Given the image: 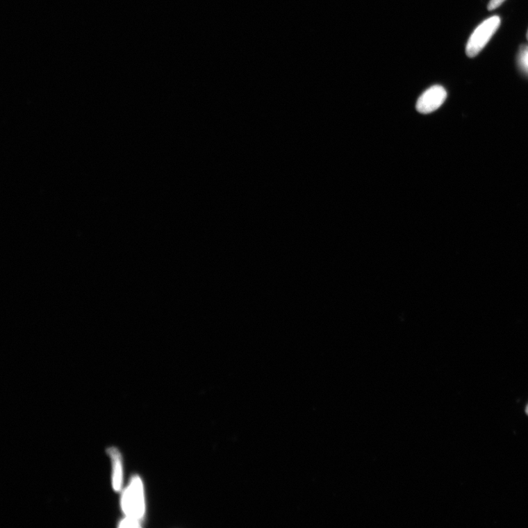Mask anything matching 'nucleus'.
I'll return each instance as SVG.
<instances>
[{
    "instance_id": "obj_1",
    "label": "nucleus",
    "mask_w": 528,
    "mask_h": 528,
    "mask_svg": "<svg viewBox=\"0 0 528 528\" xmlns=\"http://www.w3.org/2000/svg\"><path fill=\"white\" fill-rule=\"evenodd\" d=\"M500 22L498 16H493L486 19L474 31L466 46L468 58H472L479 54L499 28Z\"/></svg>"
},
{
    "instance_id": "obj_9",
    "label": "nucleus",
    "mask_w": 528,
    "mask_h": 528,
    "mask_svg": "<svg viewBox=\"0 0 528 528\" xmlns=\"http://www.w3.org/2000/svg\"><path fill=\"white\" fill-rule=\"evenodd\" d=\"M527 41H528V31H527Z\"/></svg>"
},
{
    "instance_id": "obj_3",
    "label": "nucleus",
    "mask_w": 528,
    "mask_h": 528,
    "mask_svg": "<svg viewBox=\"0 0 528 528\" xmlns=\"http://www.w3.org/2000/svg\"><path fill=\"white\" fill-rule=\"evenodd\" d=\"M447 98L445 89L440 85H434L427 89L418 99L417 110L422 114H429L438 110Z\"/></svg>"
},
{
    "instance_id": "obj_4",
    "label": "nucleus",
    "mask_w": 528,
    "mask_h": 528,
    "mask_svg": "<svg viewBox=\"0 0 528 528\" xmlns=\"http://www.w3.org/2000/svg\"><path fill=\"white\" fill-rule=\"evenodd\" d=\"M113 468V484L115 491H120L122 488L123 471H122V459L120 452L115 447L108 449Z\"/></svg>"
},
{
    "instance_id": "obj_2",
    "label": "nucleus",
    "mask_w": 528,
    "mask_h": 528,
    "mask_svg": "<svg viewBox=\"0 0 528 528\" xmlns=\"http://www.w3.org/2000/svg\"><path fill=\"white\" fill-rule=\"evenodd\" d=\"M122 508L126 517L140 520L145 513L143 486L140 479L135 477L124 492Z\"/></svg>"
},
{
    "instance_id": "obj_6",
    "label": "nucleus",
    "mask_w": 528,
    "mask_h": 528,
    "mask_svg": "<svg viewBox=\"0 0 528 528\" xmlns=\"http://www.w3.org/2000/svg\"><path fill=\"white\" fill-rule=\"evenodd\" d=\"M119 527H140V520L132 518L129 517H126V519H124L119 525Z\"/></svg>"
},
{
    "instance_id": "obj_8",
    "label": "nucleus",
    "mask_w": 528,
    "mask_h": 528,
    "mask_svg": "<svg viewBox=\"0 0 528 528\" xmlns=\"http://www.w3.org/2000/svg\"><path fill=\"white\" fill-rule=\"evenodd\" d=\"M525 412H526V414L528 415V404L526 407Z\"/></svg>"
},
{
    "instance_id": "obj_5",
    "label": "nucleus",
    "mask_w": 528,
    "mask_h": 528,
    "mask_svg": "<svg viewBox=\"0 0 528 528\" xmlns=\"http://www.w3.org/2000/svg\"><path fill=\"white\" fill-rule=\"evenodd\" d=\"M520 69L528 76V46H522L518 58Z\"/></svg>"
},
{
    "instance_id": "obj_7",
    "label": "nucleus",
    "mask_w": 528,
    "mask_h": 528,
    "mask_svg": "<svg viewBox=\"0 0 528 528\" xmlns=\"http://www.w3.org/2000/svg\"><path fill=\"white\" fill-rule=\"evenodd\" d=\"M506 0H490V2L488 4V10L491 11L493 10H495L496 8H499L502 4H503Z\"/></svg>"
}]
</instances>
